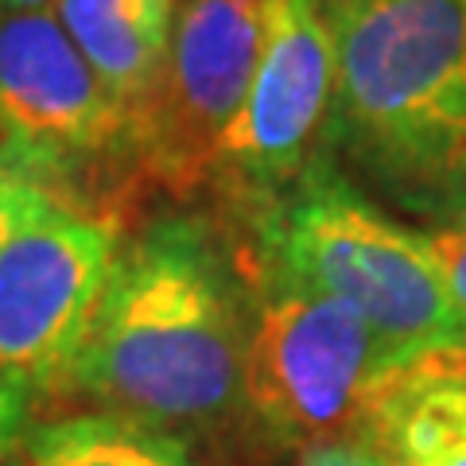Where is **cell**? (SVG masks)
<instances>
[{
	"label": "cell",
	"mask_w": 466,
	"mask_h": 466,
	"mask_svg": "<svg viewBox=\"0 0 466 466\" xmlns=\"http://www.w3.org/2000/svg\"><path fill=\"white\" fill-rule=\"evenodd\" d=\"M416 241L424 257L431 260L435 276L447 291L451 308L459 311L466 323V222H447V226H420Z\"/></svg>",
	"instance_id": "12"
},
{
	"label": "cell",
	"mask_w": 466,
	"mask_h": 466,
	"mask_svg": "<svg viewBox=\"0 0 466 466\" xmlns=\"http://www.w3.org/2000/svg\"><path fill=\"white\" fill-rule=\"evenodd\" d=\"M404 370L416 373V377H431V381H451V385L466 389V323L451 334L443 346L412 358Z\"/></svg>",
	"instance_id": "16"
},
{
	"label": "cell",
	"mask_w": 466,
	"mask_h": 466,
	"mask_svg": "<svg viewBox=\"0 0 466 466\" xmlns=\"http://www.w3.org/2000/svg\"><path fill=\"white\" fill-rule=\"evenodd\" d=\"M121 233L47 202L0 245V366L35 404L66 400Z\"/></svg>",
	"instance_id": "8"
},
{
	"label": "cell",
	"mask_w": 466,
	"mask_h": 466,
	"mask_svg": "<svg viewBox=\"0 0 466 466\" xmlns=\"http://www.w3.org/2000/svg\"><path fill=\"white\" fill-rule=\"evenodd\" d=\"M47 202H55L47 191H39L32 179H24V175L8 171L5 164H0V245H5L16 229H24L27 222H32Z\"/></svg>",
	"instance_id": "14"
},
{
	"label": "cell",
	"mask_w": 466,
	"mask_h": 466,
	"mask_svg": "<svg viewBox=\"0 0 466 466\" xmlns=\"http://www.w3.org/2000/svg\"><path fill=\"white\" fill-rule=\"evenodd\" d=\"M253 260L245 408L272 440L308 447L370 435L404 361L354 308Z\"/></svg>",
	"instance_id": "5"
},
{
	"label": "cell",
	"mask_w": 466,
	"mask_h": 466,
	"mask_svg": "<svg viewBox=\"0 0 466 466\" xmlns=\"http://www.w3.org/2000/svg\"><path fill=\"white\" fill-rule=\"evenodd\" d=\"M35 424V400L16 377L0 366V459L16 455L24 435Z\"/></svg>",
	"instance_id": "15"
},
{
	"label": "cell",
	"mask_w": 466,
	"mask_h": 466,
	"mask_svg": "<svg viewBox=\"0 0 466 466\" xmlns=\"http://www.w3.org/2000/svg\"><path fill=\"white\" fill-rule=\"evenodd\" d=\"M20 455L27 466H202L179 435L97 408L39 420Z\"/></svg>",
	"instance_id": "10"
},
{
	"label": "cell",
	"mask_w": 466,
	"mask_h": 466,
	"mask_svg": "<svg viewBox=\"0 0 466 466\" xmlns=\"http://www.w3.org/2000/svg\"><path fill=\"white\" fill-rule=\"evenodd\" d=\"M327 152L392 207L466 222V0H330Z\"/></svg>",
	"instance_id": "2"
},
{
	"label": "cell",
	"mask_w": 466,
	"mask_h": 466,
	"mask_svg": "<svg viewBox=\"0 0 466 466\" xmlns=\"http://www.w3.org/2000/svg\"><path fill=\"white\" fill-rule=\"evenodd\" d=\"M330 101V0H265L260 63L214 179L238 222L280 198L327 152Z\"/></svg>",
	"instance_id": "7"
},
{
	"label": "cell",
	"mask_w": 466,
	"mask_h": 466,
	"mask_svg": "<svg viewBox=\"0 0 466 466\" xmlns=\"http://www.w3.org/2000/svg\"><path fill=\"white\" fill-rule=\"evenodd\" d=\"M0 466H27V459L16 451V455H5V459H0Z\"/></svg>",
	"instance_id": "18"
},
{
	"label": "cell",
	"mask_w": 466,
	"mask_h": 466,
	"mask_svg": "<svg viewBox=\"0 0 466 466\" xmlns=\"http://www.w3.org/2000/svg\"><path fill=\"white\" fill-rule=\"evenodd\" d=\"M299 466H408V462L381 440L346 435V440H319L299 447Z\"/></svg>",
	"instance_id": "13"
},
{
	"label": "cell",
	"mask_w": 466,
	"mask_h": 466,
	"mask_svg": "<svg viewBox=\"0 0 466 466\" xmlns=\"http://www.w3.org/2000/svg\"><path fill=\"white\" fill-rule=\"evenodd\" d=\"M171 5H179V0H171Z\"/></svg>",
	"instance_id": "19"
},
{
	"label": "cell",
	"mask_w": 466,
	"mask_h": 466,
	"mask_svg": "<svg viewBox=\"0 0 466 466\" xmlns=\"http://www.w3.org/2000/svg\"><path fill=\"white\" fill-rule=\"evenodd\" d=\"M265 39V0H179L156 94L137 125L148 195L214 191L226 140L249 97Z\"/></svg>",
	"instance_id": "6"
},
{
	"label": "cell",
	"mask_w": 466,
	"mask_h": 466,
	"mask_svg": "<svg viewBox=\"0 0 466 466\" xmlns=\"http://www.w3.org/2000/svg\"><path fill=\"white\" fill-rule=\"evenodd\" d=\"M55 20L90 63L113 106L137 125L156 94L159 70L171 43V0H55Z\"/></svg>",
	"instance_id": "9"
},
{
	"label": "cell",
	"mask_w": 466,
	"mask_h": 466,
	"mask_svg": "<svg viewBox=\"0 0 466 466\" xmlns=\"http://www.w3.org/2000/svg\"><path fill=\"white\" fill-rule=\"evenodd\" d=\"M253 260L241 233L198 210L128 226L97 315L70 370L66 400L179 440H214L245 408Z\"/></svg>",
	"instance_id": "1"
},
{
	"label": "cell",
	"mask_w": 466,
	"mask_h": 466,
	"mask_svg": "<svg viewBox=\"0 0 466 466\" xmlns=\"http://www.w3.org/2000/svg\"><path fill=\"white\" fill-rule=\"evenodd\" d=\"M0 164L116 233L148 195L133 128L51 8H0Z\"/></svg>",
	"instance_id": "4"
},
{
	"label": "cell",
	"mask_w": 466,
	"mask_h": 466,
	"mask_svg": "<svg viewBox=\"0 0 466 466\" xmlns=\"http://www.w3.org/2000/svg\"><path fill=\"white\" fill-rule=\"evenodd\" d=\"M241 238L268 268L354 308L404 366L462 327L416 229L392 222L330 152L245 218Z\"/></svg>",
	"instance_id": "3"
},
{
	"label": "cell",
	"mask_w": 466,
	"mask_h": 466,
	"mask_svg": "<svg viewBox=\"0 0 466 466\" xmlns=\"http://www.w3.org/2000/svg\"><path fill=\"white\" fill-rule=\"evenodd\" d=\"M55 0H0V8L8 12H35V8H51Z\"/></svg>",
	"instance_id": "17"
},
{
	"label": "cell",
	"mask_w": 466,
	"mask_h": 466,
	"mask_svg": "<svg viewBox=\"0 0 466 466\" xmlns=\"http://www.w3.org/2000/svg\"><path fill=\"white\" fill-rule=\"evenodd\" d=\"M373 440L392 447L408 466H466V389L400 370Z\"/></svg>",
	"instance_id": "11"
}]
</instances>
